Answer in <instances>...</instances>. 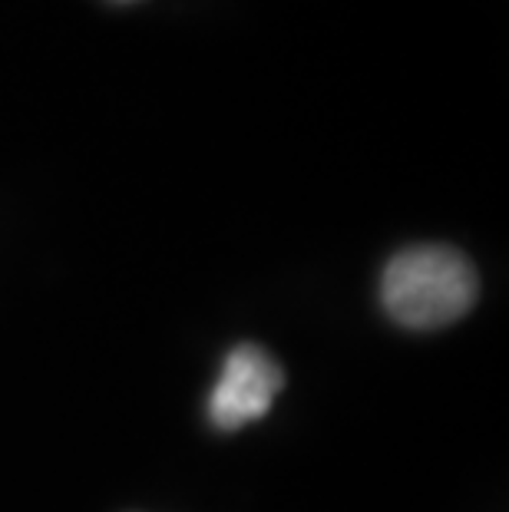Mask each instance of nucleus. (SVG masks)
<instances>
[{"label":"nucleus","mask_w":509,"mask_h":512,"mask_svg":"<svg viewBox=\"0 0 509 512\" xmlns=\"http://www.w3.org/2000/svg\"><path fill=\"white\" fill-rule=\"evenodd\" d=\"M381 301L404 328H447L473 308L476 271L470 258L450 245L404 248L384 268Z\"/></svg>","instance_id":"f257e3e1"},{"label":"nucleus","mask_w":509,"mask_h":512,"mask_svg":"<svg viewBox=\"0 0 509 512\" xmlns=\"http://www.w3.org/2000/svg\"><path fill=\"white\" fill-rule=\"evenodd\" d=\"M116 4H133V0H116Z\"/></svg>","instance_id":"7ed1b4c3"},{"label":"nucleus","mask_w":509,"mask_h":512,"mask_svg":"<svg viewBox=\"0 0 509 512\" xmlns=\"http://www.w3.org/2000/svg\"><path fill=\"white\" fill-rule=\"evenodd\" d=\"M281 387H285V370L262 347H235L225 357L219 384L212 387L209 420L219 430H238L252 420H262L272 410Z\"/></svg>","instance_id":"f03ea898"}]
</instances>
